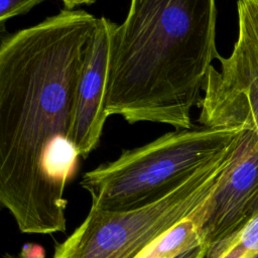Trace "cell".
<instances>
[{
    "label": "cell",
    "mask_w": 258,
    "mask_h": 258,
    "mask_svg": "<svg viewBox=\"0 0 258 258\" xmlns=\"http://www.w3.org/2000/svg\"><path fill=\"white\" fill-rule=\"evenodd\" d=\"M98 23L61 9L0 44V202L25 234L67 229L64 190L80 151L72 135L85 49Z\"/></svg>",
    "instance_id": "obj_1"
},
{
    "label": "cell",
    "mask_w": 258,
    "mask_h": 258,
    "mask_svg": "<svg viewBox=\"0 0 258 258\" xmlns=\"http://www.w3.org/2000/svg\"><path fill=\"white\" fill-rule=\"evenodd\" d=\"M216 0H131L115 23L105 106L128 123L188 129L216 47Z\"/></svg>",
    "instance_id": "obj_2"
},
{
    "label": "cell",
    "mask_w": 258,
    "mask_h": 258,
    "mask_svg": "<svg viewBox=\"0 0 258 258\" xmlns=\"http://www.w3.org/2000/svg\"><path fill=\"white\" fill-rule=\"evenodd\" d=\"M240 130L201 125L175 129L87 171L80 185L90 194L92 207L101 210L126 211L148 205L220 157Z\"/></svg>",
    "instance_id": "obj_3"
},
{
    "label": "cell",
    "mask_w": 258,
    "mask_h": 258,
    "mask_svg": "<svg viewBox=\"0 0 258 258\" xmlns=\"http://www.w3.org/2000/svg\"><path fill=\"white\" fill-rule=\"evenodd\" d=\"M235 141L220 157L153 203L126 211L91 206L83 223L55 246L53 258H136L156 238L210 200Z\"/></svg>",
    "instance_id": "obj_4"
},
{
    "label": "cell",
    "mask_w": 258,
    "mask_h": 258,
    "mask_svg": "<svg viewBox=\"0 0 258 258\" xmlns=\"http://www.w3.org/2000/svg\"><path fill=\"white\" fill-rule=\"evenodd\" d=\"M218 60L220 70L212 66L205 80L198 122L208 128L258 132V43L241 16L231 54Z\"/></svg>",
    "instance_id": "obj_5"
},
{
    "label": "cell",
    "mask_w": 258,
    "mask_h": 258,
    "mask_svg": "<svg viewBox=\"0 0 258 258\" xmlns=\"http://www.w3.org/2000/svg\"><path fill=\"white\" fill-rule=\"evenodd\" d=\"M258 215V132L241 128L229 160L209 200L203 225L205 243L228 237Z\"/></svg>",
    "instance_id": "obj_6"
},
{
    "label": "cell",
    "mask_w": 258,
    "mask_h": 258,
    "mask_svg": "<svg viewBox=\"0 0 258 258\" xmlns=\"http://www.w3.org/2000/svg\"><path fill=\"white\" fill-rule=\"evenodd\" d=\"M115 22L105 16L88 40L79 76L72 135L81 157L97 148L108 118L105 99L110 60L111 36Z\"/></svg>",
    "instance_id": "obj_7"
},
{
    "label": "cell",
    "mask_w": 258,
    "mask_h": 258,
    "mask_svg": "<svg viewBox=\"0 0 258 258\" xmlns=\"http://www.w3.org/2000/svg\"><path fill=\"white\" fill-rule=\"evenodd\" d=\"M208 203L209 201L194 215L156 238L136 258H175L191 248L206 244L203 225Z\"/></svg>",
    "instance_id": "obj_8"
},
{
    "label": "cell",
    "mask_w": 258,
    "mask_h": 258,
    "mask_svg": "<svg viewBox=\"0 0 258 258\" xmlns=\"http://www.w3.org/2000/svg\"><path fill=\"white\" fill-rule=\"evenodd\" d=\"M258 256V215L228 237L208 247L206 258H256Z\"/></svg>",
    "instance_id": "obj_9"
},
{
    "label": "cell",
    "mask_w": 258,
    "mask_h": 258,
    "mask_svg": "<svg viewBox=\"0 0 258 258\" xmlns=\"http://www.w3.org/2000/svg\"><path fill=\"white\" fill-rule=\"evenodd\" d=\"M46 0H0V23L4 30V23L10 18L27 13L36 5Z\"/></svg>",
    "instance_id": "obj_10"
},
{
    "label": "cell",
    "mask_w": 258,
    "mask_h": 258,
    "mask_svg": "<svg viewBox=\"0 0 258 258\" xmlns=\"http://www.w3.org/2000/svg\"><path fill=\"white\" fill-rule=\"evenodd\" d=\"M237 14L247 22L258 43V0H237Z\"/></svg>",
    "instance_id": "obj_11"
},
{
    "label": "cell",
    "mask_w": 258,
    "mask_h": 258,
    "mask_svg": "<svg viewBox=\"0 0 258 258\" xmlns=\"http://www.w3.org/2000/svg\"><path fill=\"white\" fill-rule=\"evenodd\" d=\"M207 251H208V245L203 244L179 254L175 258H206Z\"/></svg>",
    "instance_id": "obj_12"
},
{
    "label": "cell",
    "mask_w": 258,
    "mask_h": 258,
    "mask_svg": "<svg viewBox=\"0 0 258 258\" xmlns=\"http://www.w3.org/2000/svg\"><path fill=\"white\" fill-rule=\"evenodd\" d=\"M61 1L63 2L66 9L74 10L76 7L81 5H91L96 0H61Z\"/></svg>",
    "instance_id": "obj_13"
},
{
    "label": "cell",
    "mask_w": 258,
    "mask_h": 258,
    "mask_svg": "<svg viewBox=\"0 0 258 258\" xmlns=\"http://www.w3.org/2000/svg\"><path fill=\"white\" fill-rule=\"evenodd\" d=\"M5 257H6V258H17L16 256H13V255H11V254H5Z\"/></svg>",
    "instance_id": "obj_14"
},
{
    "label": "cell",
    "mask_w": 258,
    "mask_h": 258,
    "mask_svg": "<svg viewBox=\"0 0 258 258\" xmlns=\"http://www.w3.org/2000/svg\"><path fill=\"white\" fill-rule=\"evenodd\" d=\"M256 258H258V256H257V257H256Z\"/></svg>",
    "instance_id": "obj_15"
}]
</instances>
